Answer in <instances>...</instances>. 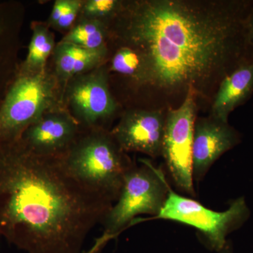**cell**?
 <instances>
[{"label":"cell","mask_w":253,"mask_h":253,"mask_svg":"<svg viewBox=\"0 0 253 253\" xmlns=\"http://www.w3.org/2000/svg\"><path fill=\"white\" fill-rule=\"evenodd\" d=\"M253 1H123L114 31L142 61L139 84L204 94L253 61Z\"/></svg>","instance_id":"1"},{"label":"cell","mask_w":253,"mask_h":253,"mask_svg":"<svg viewBox=\"0 0 253 253\" xmlns=\"http://www.w3.org/2000/svg\"><path fill=\"white\" fill-rule=\"evenodd\" d=\"M113 203L78 182L60 158L21 139L0 145V236L26 253H81Z\"/></svg>","instance_id":"2"},{"label":"cell","mask_w":253,"mask_h":253,"mask_svg":"<svg viewBox=\"0 0 253 253\" xmlns=\"http://www.w3.org/2000/svg\"><path fill=\"white\" fill-rule=\"evenodd\" d=\"M60 160L82 185L113 204L122 189L125 176L134 166L111 131L101 128L81 131Z\"/></svg>","instance_id":"3"},{"label":"cell","mask_w":253,"mask_h":253,"mask_svg":"<svg viewBox=\"0 0 253 253\" xmlns=\"http://www.w3.org/2000/svg\"><path fill=\"white\" fill-rule=\"evenodd\" d=\"M61 83L47 68L38 73L16 71L0 101V145L21 139L44 115L61 107Z\"/></svg>","instance_id":"4"},{"label":"cell","mask_w":253,"mask_h":253,"mask_svg":"<svg viewBox=\"0 0 253 253\" xmlns=\"http://www.w3.org/2000/svg\"><path fill=\"white\" fill-rule=\"evenodd\" d=\"M134 166L126 173L117 201L102 221L103 235L91 253H96L107 243L129 225L139 214L156 217L167 200L170 186L164 173L147 159Z\"/></svg>","instance_id":"5"},{"label":"cell","mask_w":253,"mask_h":253,"mask_svg":"<svg viewBox=\"0 0 253 253\" xmlns=\"http://www.w3.org/2000/svg\"><path fill=\"white\" fill-rule=\"evenodd\" d=\"M250 216L244 196L231 201L226 211L218 212L176 194L170 187L162 210L152 219L176 221L194 228L208 249L217 253L226 246L227 236L244 225Z\"/></svg>","instance_id":"6"},{"label":"cell","mask_w":253,"mask_h":253,"mask_svg":"<svg viewBox=\"0 0 253 253\" xmlns=\"http://www.w3.org/2000/svg\"><path fill=\"white\" fill-rule=\"evenodd\" d=\"M196 95L192 89H189L181 106L168 111L161 154L176 187L192 196L196 195L192 168Z\"/></svg>","instance_id":"7"},{"label":"cell","mask_w":253,"mask_h":253,"mask_svg":"<svg viewBox=\"0 0 253 253\" xmlns=\"http://www.w3.org/2000/svg\"><path fill=\"white\" fill-rule=\"evenodd\" d=\"M63 93L71 114L86 130L99 128L100 123L111 118L117 109L110 91L107 71L101 66L71 78Z\"/></svg>","instance_id":"8"},{"label":"cell","mask_w":253,"mask_h":253,"mask_svg":"<svg viewBox=\"0 0 253 253\" xmlns=\"http://www.w3.org/2000/svg\"><path fill=\"white\" fill-rule=\"evenodd\" d=\"M81 133V127L69 111L61 106L46 113L23 133L21 139L32 152L60 158Z\"/></svg>","instance_id":"9"},{"label":"cell","mask_w":253,"mask_h":253,"mask_svg":"<svg viewBox=\"0 0 253 253\" xmlns=\"http://www.w3.org/2000/svg\"><path fill=\"white\" fill-rule=\"evenodd\" d=\"M165 123L162 111L133 110L123 115L111 134L125 152L157 158L162 154Z\"/></svg>","instance_id":"10"},{"label":"cell","mask_w":253,"mask_h":253,"mask_svg":"<svg viewBox=\"0 0 253 253\" xmlns=\"http://www.w3.org/2000/svg\"><path fill=\"white\" fill-rule=\"evenodd\" d=\"M241 141V134L228 123L212 116L196 121L192 149L194 180H202L212 165Z\"/></svg>","instance_id":"11"},{"label":"cell","mask_w":253,"mask_h":253,"mask_svg":"<svg viewBox=\"0 0 253 253\" xmlns=\"http://www.w3.org/2000/svg\"><path fill=\"white\" fill-rule=\"evenodd\" d=\"M253 93V61L244 63L219 83L212 106L213 118L228 123L229 114Z\"/></svg>","instance_id":"12"},{"label":"cell","mask_w":253,"mask_h":253,"mask_svg":"<svg viewBox=\"0 0 253 253\" xmlns=\"http://www.w3.org/2000/svg\"><path fill=\"white\" fill-rule=\"evenodd\" d=\"M107 52V46L100 49H87L61 41L56 44L53 52L55 75L60 83H65L66 85L71 78L101 66Z\"/></svg>","instance_id":"13"},{"label":"cell","mask_w":253,"mask_h":253,"mask_svg":"<svg viewBox=\"0 0 253 253\" xmlns=\"http://www.w3.org/2000/svg\"><path fill=\"white\" fill-rule=\"evenodd\" d=\"M18 14L16 5L0 3V101L14 79L18 67L14 61Z\"/></svg>","instance_id":"14"},{"label":"cell","mask_w":253,"mask_h":253,"mask_svg":"<svg viewBox=\"0 0 253 253\" xmlns=\"http://www.w3.org/2000/svg\"><path fill=\"white\" fill-rule=\"evenodd\" d=\"M28 46L27 56L20 64L18 71L23 73H38L45 69L46 61L54 52V38L47 25L35 23Z\"/></svg>","instance_id":"15"},{"label":"cell","mask_w":253,"mask_h":253,"mask_svg":"<svg viewBox=\"0 0 253 253\" xmlns=\"http://www.w3.org/2000/svg\"><path fill=\"white\" fill-rule=\"evenodd\" d=\"M61 41L87 49H100L106 47L107 25L98 20L80 18Z\"/></svg>","instance_id":"16"},{"label":"cell","mask_w":253,"mask_h":253,"mask_svg":"<svg viewBox=\"0 0 253 253\" xmlns=\"http://www.w3.org/2000/svg\"><path fill=\"white\" fill-rule=\"evenodd\" d=\"M111 69L139 83L142 72L141 56L135 50L123 46L113 56Z\"/></svg>","instance_id":"17"},{"label":"cell","mask_w":253,"mask_h":253,"mask_svg":"<svg viewBox=\"0 0 253 253\" xmlns=\"http://www.w3.org/2000/svg\"><path fill=\"white\" fill-rule=\"evenodd\" d=\"M118 0H86L83 1L80 18L104 21L114 18L123 6Z\"/></svg>","instance_id":"18"},{"label":"cell","mask_w":253,"mask_h":253,"mask_svg":"<svg viewBox=\"0 0 253 253\" xmlns=\"http://www.w3.org/2000/svg\"><path fill=\"white\" fill-rule=\"evenodd\" d=\"M83 1L82 0H70L67 9L64 11L54 28L59 31H65L73 28V24L81 14Z\"/></svg>","instance_id":"19"},{"label":"cell","mask_w":253,"mask_h":253,"mask_svg":"<svg viewBox=\"0 0 253 253\" xmlns=\"http://www.w3.org/2000/svg\"><path fill=\"white\" fill-rule=\"evenodd\" d=\"M70 0H56L53 5L52 10L50 13L47 26L54 28L64 11L67 9Z\"/></svg>","instance_id":"20"},{"label":"cell","mask_w":253,"mask_h":253,"mask_svg":"<svg viewBox=\"0 0 253 253\" xmlns=\"http://www.w3.org/2000/svg\"><path fill=\"white\" fill-rule=\"evenodd\" d=\"M249 38L253 53V8L249 20Z\"/></svg>","instance_id":"21"},{"label":"cell","mask_w":253,"mask_h":253,"mask_svg":"<svg viewBox=\"0 0 253 253\" xmlns=\"http://www.w3.org/2000/svg\"><path fill=\"white\" fill-rule=\"evenodd\" d=\"M216 253H234V247H233L232 242L228 240L226 246L221 251H218Z\"/></svg>","instance_id":"22"}]
</instances>
